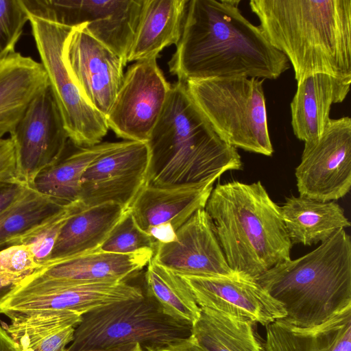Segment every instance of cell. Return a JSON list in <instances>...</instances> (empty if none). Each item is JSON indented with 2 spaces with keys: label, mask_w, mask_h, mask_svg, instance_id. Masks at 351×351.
Returning <instances> with one entry per match:
<instances>
[{
  "label": "cell",
  "mask_w": 351,
  "mask_h": 351,
  "mask_svg": "<svg viewBox=\"0 0 351 351\" xmlns=\"http://www.w3.org/2000/svg\"><path fill=\"white\" fill-rule=\"evenodd\" d=\"M63 59L86 99L106 118L123 82V60L90 34L84 24L71 29Z\"/></svg>",
  "instance_id": "15"
},
{
  "label": "cell",
  "mask_w": 351,
  "mask_h": 351,
  "mask_svg": "<svg viewBox=\"0 0 351 351\" xmlns=\"http://www.w3.org/2000/svg\"><path fill=\"white\" fill-rule=\"evenodd\" d=\"M284 306V322L308 328L351 306V238L337 230L313 251L280 263L256 278Z\"/></svg>",
  "instance_id": "5"
},
{
  "label": "cell",
  "mask_w": 351,
  "mask_h": 351,
  "mask_svg": "<svg viewBox=\"0 0 351 351\" xmlns=\"http://www.w3.org/2000/svg\"><path fill=\"white\" fill-rule=\"evenodd\" d=\"M300 195L322 202L336 201L351 187V119H330L323 133L304 142L295 168Z\"/></svg>",
  "instance_id": "11"
},
{
  "label": "cell",
  "mask_w": 351,
  "mask_h": 351,
  "mask_svg": "<svg viewBox=\"0 0 351 351\" xmlns=\"http://www.w3.org/2000/svg\"><path fill=\"white\" fill-rule=\"evenodd\" d=\"M27 186L17 180L0 181V213L17 201Z\"/></svg>",
  "instance_id": "36"
},
{
  "label": "cell",
  "mask_w": 351,
  "mask_h": 351,
  "mask_svg": "<svg viewBox=\"0 0 351 351\" xmlns=\"http://www.w3.org/2000/svg\"><path fill=\"white\" fill-rule=\"evenodd\" d=\"M231 269L254 279L291 259L280 206L260 181L213 187L204 207Z\"/></svg>",
  "instance_id": "4"
},
{
  "label": "cell",
  "mask_w": 351,
  "mask_h": 351,
  "mask_svg": "<svg viewBox=\"0 0 351 351\" xmlns=\"http://www.w3.org/2000/svg\"><path fill=\"white\" fill-rule=\"evenodd\" d=\"M143 291L174 319L193 325L200 315L201 308L184 279L152 258L147 265Z\"/></svg>",
  "instance_id": "29"
},
{
  "label": "cell",
  "mask_w": 351,
  "mask_h": 351,
  "mask_svg": "<svg viewBox=\"0 0 351 351\" xmlns=\"http://www.w3.org/2000/svg\"><path fill=\"white\" fill-rule=\"evenodd\" d=\"M129 212L130 208L112 203L86 208L79 204L61 228L46 264L97 250Z\"/></svg>",
  "instance_id": "21"
},
{
  "label": "cell",
  "mask_w": 351,
  "mask_h": 351,
  "mask_svg": "<svg viewBox=\"0 0 351 351\" xmlns=\"http://www.w3.org/2000/svg\"><path fill=\"white\" fill-rule=\"evenodd\" d=\"M156 60L150 58L130 66L106 117L108 128L125 141L147 143L169 97L171 85Z\"/></svg>",
  "instance_id": "12"
},
{
  "label": "cell",
  "mask_w": 351,
  "mask_h": 351,
  "mask_svg": "<svg viewBox=\"0 0 351 351\" xmlns=\"http://www.w3.org/2000/svg\"><path fill=\"white\" fill-rule=\"evenodd\" d=\"M121 142L78 147L69 139L61 156L38 173L29 186L62 207L77 203L81 178L86 169L101 155L119 147Z\"/></svg>",
  "instance_id": "24"
},
{
  "label": "cell",
  "mask_w": 351,
  "mask_h": 351,
  "mask_svg": "<svg viewBox=\"0 0 351 351\" xmlns=\"http://www.w3.org/2000/svg\"><path fill=\"white\" fill-rule=\"evenodd\" d=\"M60 351H71L68 348H63ZM78 351H143L141 346L138 343L125 344L120 346L114 347L109 349H95V350H83Z\"/></svg>",
  "instance_id": "39"
},
{
  "label": "cell",
  "mask_w": 351,
  "mask_h": 351,
  "mask_svg": "<svg viewBox=\"0 0 351 351\" xmlns=\"http://www.w3.org/2000/svg\"><path fill=\"white\" fill-rule=\"evenodd\" d=\"M250 7L297 84L315 73L351 77V0H251Z\"/></svg>",
  "instance_id": "2"
},
{
  "label": "cell",
  "mask_w": 351,
  "mask_h": 351,
  "mask_svg": "<svg viewBox=\"0 0 351 351\" xmlns=\"http://www.w3.org/2000/svg\"><path fill=\"white\" fill-rule=\"evenodd\" d=\"M0 351H20L6 330L0 326Z\"/></svg>",
  "instance_id": "38"
},
{
  "label": "cell",
  "mask_w": 351,
  "mask_h": 351,
  "mask_svg": "<svg viewBox=\"0 0 351 351\" xmlns=\"http://www.w3.org/2000/svg\"><path fill=\"white\" fill-rule=\"evenodd\" d=\"M200 308L250 319L263 326L284 319L286 310L256 280L234 272L228 276H180Z\"/></svg>",
  "instance_id": "16"
},
{
  "label": "cell",
  "mask_w": 351,
  "mask_h": 351,
  "mask_svg": "<svg viewBox=\"0 0 351 351\" xmlns=\"http://www.w3.org/2000/svg\"><path fill=\"white\" fill-rule=\"evenodd\" d=\"M263 346L264 351H351V306L308 328L276 320L266 326Z\"/></svg>",
  "instance_id": "22"
},
{
  "label": "cell",
  "mask_w": 351,
  "mask_h": 351,
  "mask_svg": "<svg viewBox=\"0 0 351 351\" xmlns=\"http://www.w3.org/2000/svg\"><path fill=\"white\" fill-rule=\"evenodd\" d=\"M156 241L135 223L130 210L97 251L129 254L145 249L154 250Z\"/></svg>",
  "instance_id": "32"
},
{
  "label": "cell",
  "mask_w": 351,
  "mask_h": 351,
  "mask_svg": "<svg viewBox=\"0 0 351 351\" xmlns=\"http://www.w3.org/2000/svg\"><path fill=\"white\" fill-rule=\"evenodd\" d=\"M154 250L120 254L93 251L46 264L33 273L69 284L127 281L152 259Z\"/></svg>",
  "instance_id": "20"
},
{
  "label": "cell",
  "mask_w": 351,
  "mask_h": 351,
  "mask_svg": "<svg viewBox=\"0 0 351 351\" xmlns=\"http://www.w3.org/2000/svg\"><path fill=\"white\" fill-rule=\"evenodd\" d=\"M150 152L147 143L122 141L101 155L81 178L80 208L112 203L130 208L147 183Z\"/></svg>",
  "instance_id": "13"
},
{
  "label": "cell",
  "mask_w": 351,
  "mask_h": 351,
  "mask_svg": "<svg viewBox=\"0 0 351 351\" xmlns=\"http://www.w3.org/2000/svg\"><path fill=\"white\" fill-rule=\"evenodd\" d=\"M239 0L189 1L182 35L168 62L178 81L217 77L276 80L285 55L239 9Z\"/></svg>",
  "instance_id": "1"
},
{
  "label": "cell",
  "mask_w": 351,
  "mask_h": 351,
  "mask_svg": "<svg viewBox=\"0 0 351 351\" xmlns=\"http://www.w3.org/2000/svg\"><path fill=\"white\" fill-rule=\"evenodd\" d=\"M64 208L28 186L17 201L0 213V247L9 246Z\"/></svg>",
  "instance_id": "30"
},
{
  "label": "cell",
  "mask_w": 351,
  "mask_h": 351,
  "mask_svg": "<svg viewBox=\"0 0 351 351\" xmlns=\"http://www.w3.org/2000/svg\"><path fill=\"white\" fill-rule=\"evenodd\" d=\"M14 287L15 285H3L0 283V304Z\"/></svg>",
  "instance_id": "40"
},
{
  "label": "cell",
  "mask_w": 351,
  "mask_h": 351,
  "mask_svg": "<svg viewBox=\"0 0 351 351\" xmlns=\"http://www.w3.org/2000/svg\"><path fill=\"white\" fill-rule=\"evenodd\" d=\"M147 351H204L191 336L173 342L166 346L149 349Z\"/></svg>",
  "instance_id": "37"
},
{
  "label": "cell",
  "mask_w": 351,
  "mask_h": 351,
  "mask_svg": "<svg viewBox=\"0 0 351 351\" xmlns=\"http://www.w3.org/2000/svg\"><path fill=\"white\" fill-rule=\"evenodd\" d=\"M48 85L43 65L30 57L15 51L0 63V138L10 133Z\"/></svg>",
  "instance_id": "23"
},
{
  "label": "cell",
  "mask_w": 351,
  "mask_h": 351,
  "mask_svg": "<svg viewBox=\"0 0 351 351\" xmlns=\"http://www.w3.org/2000/svg\"><path fill=\"white\" fill-rule=\"evenodd\" d=\"M17 180L16 177V155L10 138H5L0 146V181Z\"/></svg>",
  "instance_id": "35"
},
{
  "label": "cell",
  "mask_w": 351,
  "mask_h": 351,
  "mask_svg": "<svg viewBox=\"0 0 351 351\" xmlns=\"http://www.w3.org/2000/svg\"><path fill=\"white\" fill-rule=\"evenodd\" d=\"M256 323L215 310L201 308L191 335L204 351H264Z\"/></svg>",
  "instance_id": "28"
},
{
  "label": "cell",
  "mask_w": 351,
  "mask_h": 351,
  "mask_svg": "<svg viewBox=\"0 0 351 351\" xmlns=\"http://www.w3.org/2000/svg\"><path fill=\"white\" fill-rule=\"evenodd\" d=\"M350 83L351 77L315 73L297 84L290 104L291 123L297 138L306 142L323 133L330 119L332 105L346 99Z\"/></svg>",
  "instance_id": "19"
},
{
  "label": "cell",
  "mask_w": 351,
  "mask_h": 351,
  "mask_svg": "<svg viewBox=\"0 0 351 351\" xmlns=\"http://www.w3.org/2000/svg\"><path fill=\"white\" fill-rule=\"evenodd\" d=\"M4 138H0V146L2 145V143H3L4 141Z\"/></svg>",
  "instance_id": "41"
},
{
  "label": "cell",
  "mask_w": 351,
  "mask_h": 351,
  "mask_svg": "<svg viewBox=\"0 0 351 351\" xmlns=\"http://www.w3.org/2000/svg\"><path fill=\"white\" fill-rule=\"evenodd\" d=\"M28 15L88 32L128 62L143 0H21Z\"/></svg>",
  "instance_id": "10"
},
{
  "label": "cell",
  "mask_w": 351,
  "mask_h": 351,
  "mask_svg": "<svg viewBox=\"0 0 351 351\" xmlns=\"http://www.w3.org/2000/svg\"><path fill=\"white\" fill-rule=\"evenodd\" d=\"M264 80L217 77L187 81L192 99L218 134L236 149L271 156Z\"/></svg>",
  "instance_id": "6"
},
{
  "label": "cell",
  "mask_w": 351,
  "mask_h": 351,
  "mask_svg": "<svg viewBox=\"0 0 351 351\" xmlns=\"http://www.w3.org/2000/svg\"><path fill=\"white\" fill-rule=\"evenodd\" d=\"M78 206L77 202L64 208L45 221L14 240L10 245L18 244L27 245L40 267L45 265L50 258L61 228Z\"/></svg>",
  "instance_id": "31"
},
{
  "label": "cell",
  "mask_w": 351,
  "mask_h": 351,
  "mask_svg": "<svg viewBox=\"0 0 351 351\" xmlns=\"http://www.w3.org/2000/svg\"><path fill=\"white\" fill-rule=\"evenodd\" d=\"M188 0H143L128 62L158 58L180 39Z\"/></svg>",
  "instance_id": "25"
},
{
  "label": "cell",
  "mask_w": 351,
  "mask_h": 351,
  "mask_svg": "<svg viewBox=\"0 0 351 351\" xmlns=\"http://www.w3.org/2000/svg\"><path fill=\"white\" fill-rule=\"evenodd\" d=\"M9 134L15 150L16 179L29 186L61 156L69 140L49 85L31 101Z\"/></svg>",
  "instance_id": "14"
},
{
  "label": "cell",
  "mask_w": 351,
  "mask_h": 351,
  "mask_svg": "<svg viewBox=\"0 0 351 351\" xmlns=\"http://www.w3.org/2000/svg\"><path fill=\"white\" fill-rule=\"evenodd\" d=\"M4 328L20 351H60L73 339L82 315L71 312L14 317Z\"/></svg>",
  "instance_id": "27"
},
{
  "label": "cell",
  "mask_w": 351,
  "mask_h": 351,
  "mask_svg": "<svg viewBox=\"0 0 351 351\" xmlns=\"http://www.w3.org/2000/svg\"><path fill=\"white\" fill-rule=\"evenodd\" d=\"M144 292L127 281L69 284L36 273L23 279L0 304V313L14 317L58 312L84 315L117 302L142 298Z\"/></svg>",
  "instance_id": "9"
},
{
  "label": "cell",
  "mask_w": 351,
  "mask_h": 351,
  "mask_svg": "<svg viewBox=\"0 0 351 351\" xmlns=\"http://www.w3.org/2000/svg\"><path fill=\"white\" fill-rule=\"evenodd\" d=\"M39 267L26 245H12L0 251L1 284L16 285Z\"/></svg>",
  "instance_id": "34"
},
{
  "label": "cell",
  "mask_w": 351,
  "mask_h": 351,
  "mask_svg": "<svg viewBox=\"0 0 351 351\" xmlns=\"http://www.w3.org/2000/svg\"><path fill=\"white\" fill-rule=\"evenodd\" d=\"M216 180L171 186L147 184L130 206V214L145 233L159 225H169L177 231L198 209L205 207Z\"/></svg>",
  "instance_id": "18"
},
{
  "label": "cell",
  "mask_w": 351,
  "mask_h": 351,
  "mask_svg": "<svg viewBox=\"0 0 351 351\" xmlns=\"http://www.w3.org/2000/svg\"><path fill=\"white\" fill-rule=\"evenodd\" d=\"M29 16L21 0H0V63L15 52Z\"/></svg>",
  "instance_id": "33"
},
{
  "label": "cell",
  "mask_w": 351,
  "mask_h": 351,
  "mask_svg": "<svg viewBox=\"0 0 351 351\" xmlns=\"http://www.w3.org/2000/svg\"><path fill=\"white\" fill-rule=\"evenodd\" d=\"M280 211L292 245L321 243L337 230L351 226L343 208L335 201L291 195L286 198Z\"/></svg>",
  "instance_id": "26"
},
{
  "label": "cell",
  "mask_w": 351,
  "mask_h": 351,
  "mask_svg": "<svg viewBox=\"0 0 351 351\" xmlns=\"http://www.w3.org/2000/svg\"><path fill=\"white\" fill-rule=\"evenodd\" d=\"M152 258L180 276H228L229 267L213 223L198 209L177 231L173 241L156 242Z\"/></svg>",
  "instance_id": "17"
},
{
  "label": "cell",
  "mask_w": 351,
  "mask_h": 351,
  "mask_svg": "<svg viewBox=\"0 0 351 351\" xmlns=\"http://www.w3.org/2000/svg\"><path fill=\"white\" fill-rule=\"evenodd\" d=\"M192 326L164 313L144 293L142 298L117 302L82 315L68 349H109L138 343L147 351L191 336Z\"/></svg>",
  "instance_id": "7"
},
{
  "label": "cell",
  "mask_w": 351,
  "mask_h": 351,
  "mask_svg": "<svg viewBox=\"0 0 351 351\" xmlns=\"http://www.w3.org/2000/svg\"><path fill=\"white\" fill-rule=\"evenodd\" d=\"M32 35L69 139L78 147L100 143L108 126L86 99L64 59L65 41L73 28L28 15Z\"/></svg>",
  "instance_id": "8"
},
{
  "label": "cell",
  "mask_w": 351,
  "mask_h": 351,
  "mask_svg": "<svg viewBox=\"0 0 351 351\" xmlns=\"http://www.w3.org/2000/svg\"><path fill=\"white\" fill-rule=\"evenodd\" d=\"M150 152L147 185L171 186L218 179L226 171L241 170L237 149L215 130L178 81L147 142Z\"/></svg>",
  "instance_id": "3"
}]
</instances>
